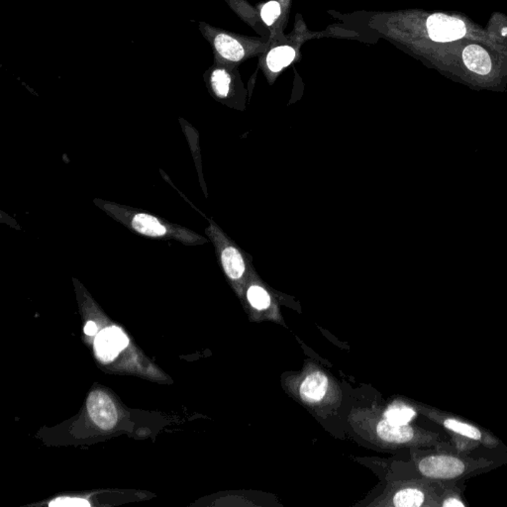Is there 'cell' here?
Segmentation results:
<instances>
[{
	"mask_svg": "<svg viewBox=\"0 0 507 507\" xmlns=\"http://www.w3.org/2000/svg\"><path fill=\"white\" fill-rule=\"evenodd\" d=\"M94 202L115 221L141 236L160 240H174L186 246H194L207 242L204 237L186 227L172 223L167 219L141 209L99 199H94Z\"/></svg>",
	"mask_w": 507,
	"mask_h": 507,
	"instance_id": "cell-1",
	"label": "cell"
},
{
	"mask_svg": "<svg viewBox=\"0 0 507 507\" xmlns=\"http://www.w3.org/2000/svg\"><path fill=\"white\" fill-rule=\"evenodd\" d=\"M494 463L486 458H473L456 450L453 444L437 447L416 459L422 479L438 481H464L494 469Z\"/></svg>",
	"mask_w": 507,
	"mask_h": 507,
	"instance_id": "cell-2",
	"label": "cell"
},
{
	"mask_svg": "<svg viewBox=\"0 0 507 507\" xmlns=\"http://www.w3.org/2000/svg\"><path fill=\"white\" fill-rule=\"evenodd\" d=\"M419 411L445 429L456 450L462 453L469 454L479 445L489 449H496L501 445V441L493 433L454 414L432 407H421Z\"/></svg>",
	"mask_w": 507,
	"mask_h": 507,
	"instance_id": "cell-3",
	"label": "cell"
},
{
	"mask_svg": "<svg viewBox=\"0 0 507 507\" xmlns=\"http://www.w3.org/2000/svg\"><path fill=\"white\" fill-rule=\"evenodd\" d=\"M87 411L91 420L99 428L109 430L118 419L116 408L111 397L102 391H94L87 397Z\"/></svg>",
	"mask_w": 507,
	"mask_h": 507,
	"instance_id": "cell-4",
	"label": "cell"
},
{
	"mask_svg": "<svg viewBox=\"0 0 507 507\" xmlns=\"http://www.w3.org/2000/svg\"><path fill=\"white\" fill-rule=\"evenodd\" d=\"M429 36L436 42H451L463 38L466 26L462 20L448 15L437 13L427 20Z\"/></svg>",
	"mask_w": 507,
	"mask_h": 507,
	"instance_id": "cell-5",
	"label": "cell"
},
{
	"mask_svg": "<svg viewBox=\"0 0 507 507\" xmlns=\"http://www.w3.org/2000/svg\"><path fill=\"white\" fill-rule=\"evenodd\" d=\"M128 338L125 336L121 329L117 327L106 328L97 334L96 338V352L102 361H111L128 345Z\"/></svg>",
	"mask_w": 507,
	"mask_h": 507,
	"instance_id": "cell-6",
	"label": "cell"
},
{
	"mask_svg": "<svg viewBox=\"0 0 507 507\" xmlns=\"http://www.w3.org/2000/svg\"><path fill=\"white\" fill-rule=\"evenodd\" d=\"M224 243L217 247L219 250V259H221V266L229 279L232 281H238L243 277L245 273V262L243 256L240 253L236 247L227 244L225 240Z\"/></svg>",
	"mask_w": 507,
	"mask_h": 507,
	"instance_id": "cell-7",
	"label": "cell"
},
{
	"mask_svg": "<svg viewBox=\"0 0 507 507\" xmlns=\"http://www.w3.org/2000/svg\"><path fill=\"white\" fill-rule=\"evenodd\" d=\"M464 65L476 74H488L491 69V57L488 52L478 45H469L463 52Z\"/></svg>",
	"mask_w": 507,
	"mask_h": 507,
	"instance_id": "cell-8",
	"label": "cell"
},
{
	"mask_svg": "<svg viewBox=\"0 0 507 507\" xmlns=\"http://www.w3.org/2000/svg\"><path fill=\"white\" fill-rule=\"evenodd\" d=\"M213 48L218 56L230 62H239L244 57V48L233 37L225 33H217L212 39Z\"/></svg>",
	"mask_w": 507,
	"mask_h": 507,
	"instance_id": "cell-9",
	"label": "cell"
},
{
	"mask_svg": "<svg viewBox=\"0 0 507 507\" xmlns=\"http://www.w3.org/2000/svg\"><path fill=\"white\" fill-rule=\"evenodd\" d=\"M328 389V379L321 373L309 374L301 386V394L308 401H319Z\"/></svg>",
	"mask_w": 507,
	"mask_h": 507,
	"instance_id": "cell-10",
	"label": "cell"
},
{
	"mask_svg": "<svg viewBox=\"0 0 507 507\" xmlns=\"http://www.w3.org/2000/svg\"><path fill=\"white\" fill-rule=\"evenodd\" d=\"M296 57V51L289 46H282L269 52L267 57V65L272 72H281L284 67L289 66Z\"/></svg>",
	"mask_w": 507,
	"mask_h": 507,
	"instance_id": "cell-11",
	"label": "cell"
},
{
	"mask_svg": "<svg viewBox=\"0 0 507 507\" xmlns=\"http://www.w3.org/2000/svg\"><path fill=\"white\" fill-rule=\"evenodd\" d=\"M231 81L228 72L221 67L211 71L208 77L209 86L218 99H226L229 96Z\"/></svg>",
	"mask_w": 507,
	"mask_h": 507,
	"instance_id": "cell-12",
	"label": "cell"
},
{
	"mask_svg": "<svg viewBox=\"0 0 507 507\" xmlns=\"http://www.w3.org/2000/svg\"><path fill=\"white\" fill-rule=\"evenodd\" d=\"M414 416H416V411L411 407L396 404L389 407L388 411L384 413V418L394 425H403V424H408Z\"/></svg>",
	"mask_w": 507,
	"mask_h": 507,
	"instance_id": "cell-13",
	"label": "cell"
},
{
	"mask_svg": "<svg viewBox=\"0 0 507 507\" xmlns=\"http://www.w3.org/2000/svg\"><path fill=\"white\" fill-rule=\"evenodd\" d=\"M248 299L252 306L260 309V311L268 308L269 304H271V297H269L268 292L264 291L263 287L258 286L250 287Z\"/></svg>",
	"mask_w": 507,
	"mask_h": 507,
	"instance_id": "cell-14",
	"label": "cell"
},
{
	"mask_svg": "<svg viewBox=\"0 0 507 507\" xmlns=\"http://www.w3.org/2000/svg\"><path fill=\"white\" fill-rule=\"evenodd\" d=\"M281 15V5L277 1H269L264 5L261 11V16L264 23L272 25Z\"/></svg>",
	"mask_w": 507,
	"mask_h": 507,
	"instance_id": "cell-15",
	"label": "cell"
},
{
	"mask_svg": "<svg viewBox=\"0 0 507 507\" xmlns=\"http://www.w3.org/2000/svg\"><path fill=\"white\" fill-rule=\"evenodd\" d=\"M49 506L51 507H89L91 504L86 499L62 498L55 499L50 503Z\"/></svg>",
	"mask_w": 507,
	"mask_h": 507,
	"instance_id": "cell-16",
	"label": "cell"
},
{
	"mask_svg": "<svg viewBox=\"0 0 507 507\" xmlns=\"http://www.w3.org/2000/svg\"><path fill=\"white\" fill-rule=\"evenodd\" d=\"M84 332L89 336L96 335L97 333V327L94 322H87L86 327H84Z\"/></svg>",
	"mask_w": 507,
	"mask_h": 507,
	"instance_id": "cell-17",
	"label": "cell"
},
{
	"mask_svg": "<svg viewBox=\"0 0 507 507\" xmlns=\"http://www.w3.org/2000/svg\"><path fill=\"white\" fill-rule=\"evenodd\" d=\"M506 34H507V29H503V35H506Z\"/></svg>",
	"mask_w": 507,
	"mask_h": 507,
	"instance_id": "cell-18",
	"label": "cell"
}]
</instances>
